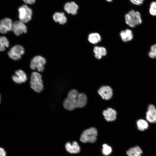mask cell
<instances>
[{
    "instance_id": "1",
    "label": "cell",
    "mask_w": 156,
    "mask_h": 156,
    "mask_svg": "<svg viewBox=\"0 0 156 156\" xmlns=\"http://www.w3.org/2000/svg\"><path fill=\"white\" fill-rule=\"evenodd\" d=\"M87 97L84 93H79L75 89L71 90L68 93L67 97L64 100L63 105L66 109L69 111L76 108H82L86 104Z\"/></svg>"
},
{
    "instance_id": "2",
    "label": "cell",
    "mask_w": 156,
    "mask_h": 156,
    "mask_svg": "<svg viewBox=\"0 0 156 156\" xmlns=\"http://www.w3.org/2000/svg\"><path fill=\"white\" fill-rule=\"evenodd\" d=\"M98 135L97 129L92 127L84 130L81 133L79 140L84 143H94L96 141Z\"/></svg>"
},
{
    "instance_id": "3",
    "label": "cell",
    "mask_w": 156,
    "mask_h": 156,
    "mask_svg": "<svg viewBox=\"0 0 156 156\" xmlns=\"http://www.w3.org/2000/svg\"><path fill=\"white\" fill-rule=\"evenodd\" d=\"M125 17L126 24L131 27H134L142 22L140 12L133 10H130L125 15Z\"/></svg>"
},
{
    "instance_id": "4",
    "label": "cell",
    "mask_w": 156,
    "mask_h": 156,
    "mask_svg": "<svg viewBox=\"0 0 156 156\" xmlns=\"http://www.w3.org/2000/svg\"><path fill=\"white\" fill-rule=\"evenodd\" d=\"M18 18L21 21L25 23L31 20L33 15V11L28 5L23 4L18 9Z\"/></svg>"
},
{
    "instance_id": "5",
    "label": "cell",
    "mask_w": 156,
    "mask_h": 156,
    "mask_svg": "<svg viewBox=\"0 0 156 156\" xmlns=\"http://www.w3.org/2000/svg\"><path fill=\"white\" fill-rule=\"evenodd\" d=\"M42 77L40 74L36 72H32L31 75L30 87L34 91L38 93L41 92L43 89Z\"/></svg>"
},
{
    "instance_id": "6",
    "label": "cell",
    "mask_w": 156,
    "mask_h": 156,
    "mask_svg": "<svg viewBox=\"0 0 156 156\" xmlns=\"http://www.w3.org/2000/svg\"><path fill=\"white\" fill-rule=\"evenodd\" d=\"M46 62V61L44 57L40 55H37L31 60L30 67L32 70H35L36 69L39 72H42L44 70V66Z\"/></svg>"
},
{
    "instance_id": "7",
    "label": "cell",
    "mask_w": 156,
    "mask_h": 156,
    "mask_svg": "<svg viewBox=\"0 0 156 156\" xmlns=\"http://www.w3.org/2000/svg\"><path fill=\"white\" fill-rule=\"evenodd\" d=\"M25 53L24 47L20 45H16L12 47L8 52L10 58L16 60L20 59Z\"/></svg>"
},
{
    "instance_id": "8",
    "label": "cell",
    "mask_w": 156,
    "mask_h": 156,
    "mask_svg": "<svg viewBox=\"0 0 156 156\" xmlns=\"http://www.w3.org/2000/svg\"><path fill=\"white\" fill-rule=\"evenodd\" d=\"M64 148L66 152L70 154H77L81 151L80 147L76 141L67 142L65 144Z\"/></svg>"
},
{
    "instance_id": "9",
    "label": "cell",
    "mask_w": 156,
    "mask_h": 156,
    "mask_svg": "<svg viewBox=\"0 0 156 156\" xmlns=\"http://www.w3.org/2000/svg\"><path fill=\"white\" fill-rule=\"evenodd\" d=\"M27 28L25 23L19 21L13 23L12 30L14 34L18 36L27 31Z\"/></svg>"
},
{
    "instance_id": "10",
    "label": "cell",
    "mask_w": 156,
    "mask_h": 156,
    "mask_svg": "<svg viewBox=\"0 0 156 156\" xmlns=\"http://www.w3.org/2000/svg\"><path fill=\"white\" fill-rule=\"evenodd\" d=\"M13 24L11 20L5 18L0 21V32L3 34H6L8 31L12 30Z\"/></svg>"
},
{
    "instance_id": "11",
    "label": "cell",
    "mask_w": 156,
    "mask_h": 156,
    "mask_svg": "<svg viewBox=\"0 0 156 156\" xmlns=\"http://www.w3.org/2000/svg\"><path fill=\"white\" fill-rule=\"evenodd\" d=\"M63 8L67 14L75 15L77 13L79 6L75 2L71 1L66 2L64 5Z\"/></svg>"
},
{
    "instance_id": "12",
    "label": "cell",
    "mask_w": 156,
    "mask_h": 156,
    "mask_svg": "<svg viewBox=\"0 0 156 156\" xmlns=\"http://www.w3.org/2000/svg\"><path fill=\"white\" fill-rule=\"evenodd\" d=\"M98 93L103 99L106 100L110 99L113 95L112 90L108 86L101 87L98 90Z\"/></svg>"
},
{
    "instance_id": "13",
    "label": "cell",
    "mask_w": 156,
    "mask_h": 156,
    "mask_svg": "<svg viewBox=\"0 0 156 156\" xmlns=\"http://www.w3.org/2000/svg\"><path fill=\"white\" fill-rule=\"evenodd\" d=\"M146 118L147 121L150 123L156 122V109L153 105L150 104L148 106Z\"/></svg>"
},
{
    "instance_id": "14",
    "label": "cell",
    "mask_w": 156,
    "mask_h": 156,
    "mask_svg": "<svg viewBox=\"0 0 156 156\" xmlns=\"http://www.w3.org/2000/svg\"><path fill=\"white\" fill-rule=\"evenodd\" d=\"M15 75L12 76L13 80L15 83L20 84L25 82L27 79L26 74L22 70H18L15 72Z\"/></svg>"
},
{
    "instance_id": "15",
    "label": "cell",
    "mask_w": 156,
    "mask_h": 156,
    "mask_svg": "<svg viewBox=\"0 0 156 156\" xmlns=\"http://www.w3.org/2000/svg\"><path fill=\"white\" fill-rule=\"evenodd\" d=\"M103 114L105 119L107 121H113L116 119V112L111 108H108L104 110Z\"/></svg>"
},
{
    "instance_id": "16",
    "label": "cell",
    "mask_w": 156,
    "mask_h": 156,
    "mask_svg": "<svg viewBox=\"0 0 156 156\" xmlns=\"http://www.w3.org/2000/svg\"><path fill=\"white\" fill-rule=\"evenodd\" d=\"M53 18L55 22L64 25L67 22V19L64 13L62 12H56L53 15Z\"/></svg>"
},
{
    "instance_id": "17",
    "label": "cell",
    "mask_w": 156,
    "mask_h": 156,
    "mask_svg": "<svg viewBox=\"0 0 156 156\" xmlns=\"http://www.w3.org/2000/svg\"><path fill=\"white\" fill-rule=\"evenodd\" d=\"M120 36L122 40L125 42L131 41L133 38V32L129 29H126L121 31L120 33Z\"/></svg>"
},
{
    "instance_id": "18",
    "label": "cell",
    "mask_w": 156,
    "mask_h": 156,
    "mask_svg": "<svg viewBox=\"0 0 156 156\" xmlns=\"http://www.w3.org/2000/svg\"><path fill=\"white\" fill-rule=\"evenodd\" d=\"M142 153V150L138 146L130 148L126 151L128 156H141Z\"/></svg>"
},
{
    "instance_id": "19",
    "label": "cell",
    "mask_w": 156,
    "mask_h": 156,
    "mask_svg": "<svg viewBox=\"0 0 156 156\" xmlns=\"http://www.w3.org/2000/svg\"><path fill=\"white\" fill-rule=\"evenodd\" d=\"M101 37L98 33L93 32L90 34L88 36V40L92 44H96L101 41Z\"/></svg>"
},
{
    "instance_id": "20",
    "label": "cell",
    "mask_w": 156,
    "mask_h": 156,
    "mask_svg": "<svg viewBox=\"0 0 156 156\" xmlns=\"http://www.w3.org/2000/svg\"><path fill=\"white\" fill-rule=\"evenodd\" d=\"M137 128L139 131H144L146 130L148 127L147 122L143 119H140L136 122Z\"/></svg>"
},
{
    "instance_id": "21",
    "label": "cell",
    "mask_w": 156,
    "mask_h": 156,
    "mask_svg": "<svg viewBox=\"0 0 156 156\" xmlns=\"http://www.w3.org/2000/svg\"><path fill=\"white\" fill-rule=\"evenodd\" d=\"M112 151V147L109 145L105 143L102 145L101 152L105 156H108L111 154Z\"/></svg>"
},
{
    "instance_id": "22",
    "label": "cell",
    "mask_w": 156,
    "mask_h": 156,
    "mask_svg": "<svg viewBox=\"0 0 156 156\" xmlns=\"http://www.w3.org/2000/svg\"><path fill=\"white\" fill-rule=\"evenodd\" d=\"M93 51L94 54H99L102 57L105 56L107 54L106 49L103 47L95 46L93 48Z\"/></svg>"
},
{
    "instance_id": "23",
    "label": "cell",
    "mask_w": 156,
    "mask_h": 156,
    "mask_svg": "<svg viewBox=\"0 0 156 156\" xmlns=\"http://www.w3.org/2000/svg\"><path fill=\"white\" fill-rule=\"evenodd\" d=\"M9 42L7 38L4 36H0V51H3L5 47H9Z\"/></svg>"
},
{
    "instance_id": "24",
    "label": "cell",
    "mask_w": 156,
    "mask_h": 156,
    "mask_svg": "<svg viewBox=\"0 0 156 156\" xmlns=\"http://www.w3.org/2000/svg\"><path fill=\"white\" fill-rule=\"evenodd\" d=\"M149 11L151 15L156 16V1H153L151 3Z\"/></svg>"
},
{
    "instance_id": "25",
    "label": "cell",
    "mask_w": 156,
    "mask_h": 156,
    "mask_svg": "<svg viewBox=\"0 0 156 156\" xmlns=\"http://www.w3.org/2000/svg\"><path fill=\"white\" fill-rule=\"evenodd\" d=\"M149 57L152 58H156V44L152 45L151 50L148 53Z\"/></svg>"
},
{
    "instance_id": "26",
    "label": "cell",
    "mask_w": 156,
    "mask_h": 156,
    "mask_svg": "<svg viewBox=\"0 0 156 156\" xmlns=\"http://www.w3.org/2000/svg\"><path fill=\"white\" fill-rule=\"evenodd\" d=\"M144 0H130V1L133 4L139 5L142 4Z\"/></svg>"
},
{
    "instance_id": "27",
    "label": "cell",
    "mask_w": 156,
    "mask_h": 156,
    "mask_svg": "<svg viewBox=\"0 0 156 156\" xmlns=\"http://www.w3.org/2000/svg\"><path fill=\"white\" fill-rule=\"evenodd\" d=\"M25 4L27 5H32L35 3L36 0H22Z\"/></svg>"
},
{
    "instance_id": "28",
    "label": "cell",
    "mask_w": 156,
    "mask_h": 156,
    "mask_svg": "<svg viewBox=\"0 0 156 156\" xmlns=\"http://www.w3.org/2000/svg\"><path fill=\"white\" fill-rule=\"evenodd\" d=\"M6 153L4 149L0 147V156H6Z\"/></svg>"
},
{
    "instance_id": "29",
    "label": "cell",
    "mask_w": 156,
    "mask_h": 156,
    "mask_svg": "<svg viewBox=\"0 0 156 156\" xmlns=\"http://www.w3.org/2000/svg\"><path fill=\"white\" fill-rule=\"evenodd\" d=\"M94 56L97 59H101L102 58V56L99 54H94Z\"/></svg>"
},
{
    "instance_id": "30",
    "label": "cell",
    "mask_w": 156,
    "mask_h": 156,
    "mask_svg": "<svg viewBox=\"0 0 156 156\" xmlns=\"http://www.w3.org/2000/svg\"><path fill=\"white\" fill-rule=\"evenodd\" d=\"M106 0V1L108 2H112L113 1V0Z\"/></svg>"
},
{
    "instance_id": "31",
    "label": "cell",
    "mask_w": 156,
    "mask_h": 156,
    "mask_svg": "<svg viewBox=\"0 0 156 156\" xmlns=\"http://www.w3.org/2000/svg\"><path fill=\"white\" fill-rule=\"evenodd\" d=\"M1 102V96H0V103Z\"/></svg>"
}]
</instances>
